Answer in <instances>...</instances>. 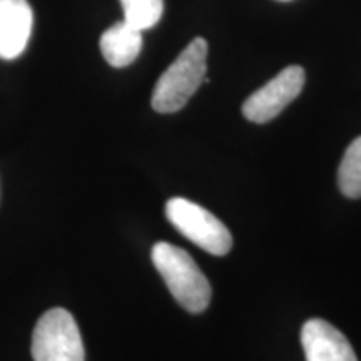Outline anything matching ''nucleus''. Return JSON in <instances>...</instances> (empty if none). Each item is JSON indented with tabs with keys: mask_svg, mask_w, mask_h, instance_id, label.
Here are the masks:
<instances>
[{
	"mask_svg": "<svg viewBox=\"0 0 361 361\" xmlns=\"http://www.w3.org/2000/svg\"><path fill=\"white\" fill-rule=\"evenodd\" d=\"M151 258L171 295L184 310L196 314L209 306L211 284L188 251L169 243H157Z\"/></svg>",
	"mask_w": 361,
	"mask_h": 361,
	"instance_id": "nucleus-1",
	"label": "nucleus"
},
{
	"mask_svg": "<svg viewBox=\"0 0 361 361\" xmlns=\"http://www.w3.org/2000/svg\"><path fill=\"white\" fill-rule=\"evenodd\" d=\"M207 42L196 37L179 54L152 90L151 106L159 114H174L183 109L206 80Z\"/></svg>",
	"mask_w": 361,
	"mask_h": 361,
	"instance_id": "nucleus-2",
	"label": "nucleus"
},
{
	"mask_svg": "<svg viewBox=\"0 0 361 361\" xmlns=\"http://www.w3.org/2000/svg\"><path fill=\"white\" fill-rule=\"evenodd\" d=\"M169 223L189 241L214 256H224L231 251L233 236L229 229L196 202L173 197L166 204Z\"/></svg>",
	"mask_w": 361,
	"mask_h": 361,
	"instance_id": "nucleus-3",
	"label": "nucleus"
},
{
	"mask_svg": "<svg viewBox=\"0 0 361 361\" xmlns=\"http://www.w3.org/2000/svg\"><path fill=\"white\" fill-rule=\"evenodd\" d=\"M34 361H85L82 338L74 316L52 308L40 316L32 335Z\"/></svg>",
	"mask_w": 361,
	"mask_h": 361,
	"instance_id": "nucleus-4",
	"label": "nucleus"
},
{
	"mask_svg": "<svg viewBox=\"0 0 361 361\" xmlns=\"http://www.w3.org/2000/svg\"><path fill=\"white\" fill-rule=\"evenodd\" d=\"M306 74L301 66H290L283 69L276 78L252 92L243 104V116L256 124L269 123L284 107L300 96L305 87Z\"/></svg>",
	"mask_w": 361,
	"mask_h": 361,
	"instance_id": "nucleus-5",
	"label": "nucleus"
},
{
	"mask_svg": "<svg viewBox=\"0 0 361 361\" xmlns=\"http://www.w3.org/2000/svg\"><path fill=\"white\" fill-rule=\"evenodd\" d=\"M301 345L306 361H358L348 338L319 318L308 319L303 324Z\"/></svg>",
	"mask_w": 361,
	"mask_h": 361,
	"instance_id": "nucleus-6",
	"label": "nucleus"
},
{
	"mask_svg": "<svg viewBox=\"0 0 361 361\" xmlns=\"http://www.w3.org/2000/svg\"><path fill=\"white\" fill-rule=\"evenodd\" d=\"M34 13L27 0H0V59L12 61L25 51Z\"/></svg>",
	"mask_w": 361,
	"mask_h": 361,
	"instance_id": "nucleus-7",
	"label": "nucleus"
},
{
	"mask_svg": "<svg viewBox=\"0 0 361 361\" xmlns=\"http://www.w3.org/2000/svg\"><path fill=\"white\" fill-rule=\"evenodd\" d=\"M101 52L107 64L112 67H126L133 64L142 49V30L126 20L111 25L101 35Z\"/></svg>",
	"mask_w": 361,
	"mask_h": 361,
	"instance_id": "nucleus-8",
	"label": "nucleus"
},
{
	"mask_svg": "<svg viewBox=\"0 0 361 361\" xmlns=\"http://www.w3.org/2000/svg\"><path fill=\"white\" fill-rule=\"evenodd\" d=\"M338 186L346 197H361V137H356L346 147L338 168Z\"/></svg>",
	"mask_w": 361,
	"mask_h": 361,
	"instance_id": "nucleus-9",
	"label": "nucleus"
},
{
	"mask_svg": "<svg viewBox=\"0 0 361 361\" xmlns=\"http://www.w3.org/2000/svg\"><path fill=\"white\" fill-rule=\"evenodd\" d=\"M124 20L139 30L152 29L161 20L164 2L162 0H121Z\"/></svg>",
	"mask_w": 361,
	"mask_h": 361,
	"instance_id": "nucleus-10",
	"label": "nucleus"
},
{
	"mask_svg": "<svg viewBox=\"0 0 361 361\" xmlns=\"http://www.w3.org/2000/svg\"><path fill=\"white\" fill-rule=\"evenodd\" d=\"M283 2H288V0H283Z\"/></svg>",
	"mask_w": 361,
	"mask_h": 361,
	"instance_id": "nucleus-11",
	"label": "nucleus"
}]
</instances>
